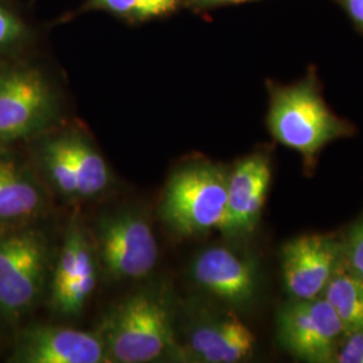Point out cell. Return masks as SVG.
<instances>
[{"label":"cell","mask_w":363,"mask_h":363,"mask_svg":"<svg viewBox=\"0 0 363 363\" xmlns=\"http://www.w3.org/2000/svg\"><path fill=\"white\" fill-rule=\"evenodd\" d=\"M333 307L346 333L363 328V281L342 262L322 295Z\"/></svg>","instance_id":"e0dca14e"},{"label":"cell","mask_w":363,"mask_h":363,"mask_svg":"<svg viewBox=\"0 0 363 363\" xmlns=\"http://www.w3.org/2000/svg\"><path fill=\"white\" fill-rule=\"evenodd\" d=\"M256 349L253 333L233 313H214L190 325L184 345H178L175 361L237 363L249 359Z\"/></svg>","instance_id":"4fadbf2b"},{"label":"cell","mask_w":363,"mask_h":363,"mask_svg":"<svg viewBox=\"0 0 363 363\" xmlns=\"http://www.w3.org/2000/svg\"><path fill=\"white\" fill-rule=\"evenodd\" d=\"M255 0H184L186 4L195 7V9H211L218 6H228V4H240Z\"/></svg>","instance_id":"cb8c5ba5"},{"label":"cell","mask_w":363,"mask_h":363,"mask_svg":"<svg viewBox=\"0 0 363 363\" xmlns=\"http://www.w3.org/2000/svg\"><path fill=\"white\" fill-rule=\"evenodd\" d=\"M97 334L109 362L175 361L178 340L169 291L148 288L123 300L105 315Z\"/></svg>","instance_id":"7a4b0ae2"},{"label":"cell","mask_w":363,"mask_h":363,"mask_svg":"<svg viewBox=\"0 0 363 363\" xmlns=\"http://www.w3.org/2000/svg\"><path fill=\"white\" fill-rule=\"evenodd\" d=\"M97 274L94 245L79 225L72 223L49 277L52 311L64 318L78 316L96 289Z\"/></svg>","instance_id":"ba28073f"},{"label":"cell","mask_w":363,"mask_h":363,"mask_svg":"<svg viewBox=\"0 0 363 363\" xmlns=\"http://www.w3.org/2000/svg\"><path fill=\"white\" fill-rule=\"evenodd\" d=\"M58 99L35 66L0 65V150L35 140L55 123Z\"/></svg>","instance_id":"5b68a950"},{"label":"cell","mask_w":363,"mask_h":363,"mask_svg":"<svg viewBox=\"0 0 363 363\" xmlns=\"http://www.w3.org/2000/svg\"><path fill=\"white\" fill-rule=\"evenodd\" d=\"M94 249L105 272L115 280H139L154 271L159 247L143 214L121 210L101 217L94 230Z\"/></svg>","instance_id":"8992f818"},{"label":"cell","mask_w":363,"mask_h":363,"mask_svg":"<svg viewBox=\"0 0 363 363\" xmlns=\"http://www.w3.org/2000/svg\"><path fill=\"white\" fill-rule=\"evenodd\" d=\"M269 104L267 127L276 143L300 154L310 177L328 144L355 135V125L337 116L325 103L313 66L298 81L283 85L267 82Z\"/></svg>","instance_id":"6da1fadb"},{"label":"cell","mask_w":363,"mask_h":363,"mask_svg":"<svg viewBox=\"0 0 363 363\" xmlns=\"http://www.w3.org/2000/svg\"><path fill=\"white\" fill-rule=\"evenodd\" d=\"M94 6L101 7L111 13L125 15V16H136L138 6L136 0H93Z\"/></svg>","instance_id":"7402d4cb"},{"label":"cell","mask_w":363,"mask_h":363,"mask_svg":"<svg viewBox=\"0 0 363 363\" xmlns=\"http://www.w3.org/2000/svg\"><path fill=\"white\" fill-rule=\"evenodd\" d=\"M226 198L228 171L208 160L190 162L169 177L160 202V217L183 237L220 230Z\"/></svg>","instance_id":"277c9868"},{"label":"cell","mask_w":363,"mask_h":363,"mask_svg":"<svg viewBox=\"0 0 363 363\" xmlns=\"http://www.w3.org/2000/svg\"><path fill=\"white\" fill-rule=\"evenodd\" d=\"M64 140L77 175L79 199H93L104 194L111 187L112 174L103 155L78 133H66Z\"/></svg>","instance_id":"9a60e30c"},{"label":"cell","mask_w":363,"mask_h":363,"mask_svg":"<svg viewBox=\"0 0 363 363\" xmlns=\"http://www.w3.org/2000/svg\"><path fill=\"white\" fill-rule=\"evenodd\" d=\"M361 34H363V0H335Z\"/></svg>","instance_id":"603a6c76"},{"label":"cell","mask_w":363,"mask_h":363,"mask_svg":"<svg viewBox=\"0 0 363 363\" xmlns=\"http://www.w3.org/2000/svg\"><path fill=\"white\" fill-rule=\"evenodd\" d=\"M26 37L25 22L4 0H0V54L15 50Z\"/></svg>","instance_id":"ac0fdd59"},{"label":"cell","mask_w":363,"mask_h":363,"mask_svg":"<svg viewBox=\"0 0 363 363\" xmlns=\"http://www.w3.org/2000/svg\"><path fill=\"white\" fill-rule=\"evenodd\" d=\"M52 247L35 223L0 230V319L22 320L38 306L52 272Z\"/></svg>","instance_id":"3957f363"},{"label":"cell","mask_w":363,"mask_h":363,"mask_svg":"<svg viewBox=\"0 0 363 363\" xmlns=\"http://www.w3.org/2000/svg\"><path fill=\"white\" fill-rule=\"evenodd\" d=\"M184 0H136V18H151L174 11L178 4Z\"/></svg>","instance_id":"44dd1931"},{"label":"cell","mask_w":363,"mask_h":363,"mask_svg":"<svg viewBox=\"0 0 363 363\" xmlns=\"http://www.w3.org/2000/svg\"><path fill=\"white\" fill-rule=\"evenodd\" d=\"M272 179L271 156L255 152L235 163L228 172L226 214L220 232L242 238L255 232L267 202Z\"/></svg>","instance_id":"7c38bea8"},{"label":"cell","mask_w":363,"mask_h":363,"mask_svg":"<svg viewBox=\"0 0 363 363\" xmlns=\"http://www.w3.org/2000/svg\"><path fill=\"white\" fill-rule=\"evenodd\" d=\"M10 362L106 363L104 343L97 333L49 325H31L15 339Z\"/></svg>","instance_id":"8fae6325"},{"label":"cell","mask_w":363,"mask_h":363,"mask_svg":"<svg viewBox=\"0 0 363 363\" xmlns=\"http://www.w3.org/2000/svg\"><path fill=\"white\" fill-rule=\"evenodd\" d=\"M34 148V157L42 175L52 189L70 201L79 199L77 175L67 152L64 135L38 138Z\"/></svg>","instance_id":"2e32d148"},{"label":"cell","mask_w":363,"mask_h":363,"mask_svg":"<svg viewBox=\"0 0 363 363\" xmlns=\"http://www.w3.org/2000/svg\"><path fill=\"white\" fill-rule=\"evenodd\" d=\"M345 334V327L323 296L291 298L276 316L279 345L304 362H334Z\"/></svg>","instance_id":"52a82bcc"},{"label":"cell","mask_w":363,"mask_h":363,"mask_svg":"<svg viewBox=\"0 0 363 363\" xmlns=\"http://www.w3.org/2000/svg\"><path fill=\"white\" fill-rule=\"evenodd\" d=\"M343 264L363 281V216L352 223L343 240Z\"/></svg>","instance_id":"d6986e66"},{"label":"cell","mask_w":363,"mask_h":363,"mask_svg":"<svg viewBox=\"0 0 363 363\" xmlns=\"http://www.w3.org/2000/svg\"><path fill=\"white\" fill-rule=\"evenodd\" d=\"M48 210V191L35 171L0 150V230L37 223Z\"/></svg>","instance_id":"5bb4252c"},{"label":"cell","mask_w":363,"mask_h":363,"mask_svg":"<svg viewBox=\"0 0 363 363\" xmlns=\"http://www.w3.org/2000/svg\"><path fill=\"white\" fill-rule=\"evenodd\" d=\"M191 277L196 286L226 306L245 308L259 294L256 262L245 255L223 245L203 249L191 262Z\"/></svg>","instance_id":"30bf717a"},{"label":"cell","mask_w":363,"mask_h":363,"mask_svg":"<svg viewBox=\"0 0 363 363\" xmlns=\"http://www.w3.org/2000/svg\"><path fill=\"white\" fill-rule=\"evenodd\" d=\"M343 262V241L334 234L300 235L281 249V271L291 298L308 300L323 295Z\"/></svg>","instance_id":"9c48e42d"},{"label":"cell","mask_w":363,"mask_h":363,"mask_svg":"<svg viewBox=\"0 0 363 363\" xmlns=\"http://www.w3.org/2000/svg\"><path fill=\"white\" fill-rule=\"evenodd\" d=\"M334 362L363 363V328L347 331L343 335Z\"/></svg>","instance_id":"ffe728a7"}]
</instances>
